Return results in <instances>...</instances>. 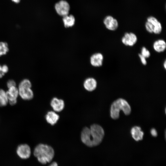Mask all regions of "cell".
Returning <instances> with one entry per match:
<instances>
[{"mask_svg": "<svg viewBox=\"0 0 166 166\" xmlns=\"http://www.w3.org/2000/svg\"><path fill=\"white\" fill-rule=\"evenodd\" d=\"M104 135V131L102 127L94 124L90 128L85 127L83 129L81 133V139L87 146L94 147L101 143Z\"/></svg>", "mask_w": 166, "mask_h": 166, "instance_id": "obj_1", "label": "cell"}, {"mask_svg": "<svg viewBox=\"0 0 166 166\" xmlns=\"http://www.w3.org/2000/svg\"><path fill=\"white\" fill-rule=\"evenodd\" d=\"M54 151L50 146L40 144L35 148L34 154L38 161L43 164L50 162L54 156Z\"/></svg>", "mask_w": 166, "mask_h": 166, "instance_id": "obj_2", "label": "cell"}, {"mask_svg": "<svg viewBox=\"0 0 166 166\" xmlns=\"http://www.w3.org/2000/svg\"><path fill=\"white\" fill-rule=\"evenodd\" d=\"M122 111L126 115H129L131 111V107L127 101L123 98H118L112 104L110 109V116L114 120L118 119L120 112Z\"/></svg>", "mask_w": 166, "mask_h": 166, "instance_id": "obj_3", "label": "cell"}, {"mask_svg": "<svg viewBox=\"0 0 166 166\" xmlns=\"http://www.w3.org/2000/svg\"><path fill=\"white\" fill-rule=\"evenodd\" d=\"M145 28L148 32L155 34H160L162 30L161 23L156 18L152 16L147 18L145 24Z\"/></svg>", "mask_w": 166, "mask_h": 166, "instance_id": "obj_4", "label": "cell"}, {"mask_svg": "<svg viewBox=\"0 0 166 166\" xmlns=\"http://www.w3.org/2000/svg\"><path fill=\"white\" fill-rule=\"evenodd\" d=\"M55 10L60 15L64 16L68 15L70 9L69 4L65 0H61L55 5Z\"/></svg>", "mask_w": 166, "mask_h": 166, "instance_id": "obj_5", "label": "cell"}, {"mask_svg": "<svg viewBox=\"0 0 166 166\" xmlns=\"http://www.w3.org/2000/svg\"><path fill=\"white\" fill-rule=\"evenodd\" d=\"M18 156L23 159L29 158L31 154V150L29 146L26 144H22L18 146L16 149Z\"/></svg>", "mask_w": 166, "mask_h": 166, "instance_id": "obj_6", "label": "cell"}, {"mask_svg": "<svg viewBox=\"0 0 166 166\" xmlns=\"http://www.w3.org/2000/svg\"><path fill=\"white\" fill-rule=\"evenodd\" d=\"M137 41L136 35L134 33H126L121 39V42L124 45L132 46L136 44Z\"/></svg>", "mask_w": 166, "mask_h": 166, "instance_id": "obj_7", "label": "cell"}, {"mask_svg": "<svg viewBox=\"0 0 166 166\" xmlns=\"http://www.w3.org/2000/svg\"><path fill=\"white\" fill-rule=\"evenodd\" d=\"M19 95L22 99L29 100L34 97L33 92L30 87H18Z\"/></svg>", "mask_w": 166, "mask_h": 166, "instance_id": "obj_8", "label": "cell"}, {"mask_svg": "<svg viewBox=\"0 0 166 166\" xmlns=\"http://www.w3.org/2000/svg\"><path fill=\"white\" fill-rule=\"evenodd\" d=\"M103 22L106 28L110 30H116L118 26L117 20L111 16H106Z\"/></svg>", "mask_w": 166, "mask_h": 166, "instance_id": "obj_9", "label": "cell"}, {"mask_svg": "<svg viewBox=\"0 0 166 166\" xmlns=\"http://www.w3.org/2000/svg\"><path fill=\"white\" fill-rule=\"evenodd\" d=\"M103 59V56L102 53H96L91 56L90 63L94 67H100L102 65Z\"/></svg>", "mask_w": 166, "mask_h": 166, "instance_id": "obj_10", "label": "cell"}, {"mask_svg": "<svg viewBox=\"0 0 166 166\" xmlns=\"http://www.w3.org/2000/svg\"><path fill=\"white\" fill-rule=\"evenodd\" d=\"M50 105L54 111L59 112L63 109L65 104L62 100L54 97L51 100Z\"/></svg>", "mask_w": 166, "mask_h": 166, "instance_id": "obj_11", "label": "cell"}, {"mask_svg": "<svg viewBox=\"0 0 166 166\" xmlns=\"http://www.w3.org/2000/svg\"><path fill=\"white\" fill-rule=\"evenodd\" d=\"M131 133L133 138L136 141L142 140L144 135L140 127L134 126L131 130Z\"/></svg>", "mask_w": 166, "mask_h": 166, "instance_id": "obj_12", "label": "cell"}, {"mask_svg": "<svg viewBox=\"0 0 166 166\" xmlns=\"http://www.w3.org/2000/svg\"><path fill=\"white\" fill-rule=\"evenodd\" d=\"M85 89L89 91H92L96 88L97 82L95 79L93 77H89L86 79L83 84Z\"/></svg>", "mask_w": 166, "mask_h": 166, "instance_id": "obj_13", "label": "cell"}, {"mask_svg": "<svg viewBox=\"0 0 166 166\" xmlns=\"http://www.w3.org/2000/svg\"><path fill=\"white\" fill-rule=\"evenodd\" d=\"M153 48L154 50L157 52H163L166 48V43L163 39H158L153 43Z\"/></svg>", "mask_w": 166, "mask_h": 166, "instance_id": "obj_14", "label": "cell"}, {"mask_svg": "<svg viewBox=\"0 0 166 166\" xmlns=\"http://www.w3.org/2000/svg\"><path fill=\"white\" fill-rule=\"evenodd\" d=\"M6 93L8 101L17 100L19 95L18 89L16 86H13L9 88Z\"/></svg>", "mask_w": 166, "mask_h": 166, "instance_id": "obj_15", "label": "cell"}, {"mask_svg": "<svg viewBox=\"0 0 166 166\" xmlns=\"http://www.w3.org/2000/svg\"><path fill=\"white\" fill-rule=\"evenodd\" d=\"M59 115L55 112L49 111L45 116V119L47 122L52 125L55 124L59 119Z\"/></svg>", "mask_w": 166, "mask_h": 166, "instance_id": "obj_16", "label": "cell"}, {"mask_svg": "<svg viewBox=\"0 0 166 166\" xmlns=\"http://www.w3.org/2000/svg\"><path fill=\"white\" fill-rule=\"evenodd\" d=\"M63 21L65 27L68 28L72 26L75 23V19L72 15L63 16Z\"/></svg>", "mask_w": 166, "mask_h": 166, "instance_id": "obj_17", "label": "cell"}, {"mask_svg": "<svg viewBox=\"0 0 166 166\" xmlns=\"http://www.w3.org/2000/svg\"><path fill=\"white\" fill-rule=\"evenodd\" d=\"M8 101L6 92L3 89H0V106H4L6 105Z\"/></svg>", "mask_w": 166, "mask_h": 166, "instance_id": "obj_18", "label": "cell"}, {"mask_svg": "<svg viewBox=\"0 0 166 166\" xmlns=\"http://www.w3.org/2000/svg\"><path fill=\"white\" fill-rule=\"evenodd\" d=\"M7 44L5 42H0V56L5 55L8 51Z\"/></svg>", "mask_w": 166, "mask_h": 166, "instance_id": "obj_19", "label": "cell"}, {"mask_svg": "<svg viewBox=\"0 0 166 166\" xmlns=\"http://www.w3.org/2000/svg\"><path fill=\"white\" fill-rule=\"evenodd\" d=\"M31 87V84L28 79H25L19 83L18 87Z\"/></svg>", "mask_w": 166, "mask_h": 166, "instance_id": "obj_20", "label": "cell"}, {"mask_svg": "<svg viewBox=\"0 0 166 166\" xmlns=\"http://www.w3.org/2000/svg\"><path fill=\"white\" fill-rule=\"evenodd\" d=\"M140 54L146 58H149L150 56V53L145 47H143L141 49Z\"/></svg>", "mask_w": 166, "mask_h": 166, "instance_id": "obj_21", "label": "cell"}, {"mask_svg": "<svg viewBox=\"0 0 166 166\" xmlns=\"http://www.w3.org/2000/svg\"><path fill=\"white\" fill-rule=\"evenodd\" d=\"M8 70V66L6 65H0V78H2Z\"/></svg>", "mask_w": 166, "mask_h": 166, "instance_id": "obj_22", "label": "cell"}, {"mask_svg": "<svg viewBox=\"0 0 166 166\" xmlns=\"http://www.w3.org/2000/svg\"><path fill=\"white\" fill-rule=\"evenodd\" d=\"M140 61L142 64L144 65H146L147 64V61L146 58L141 55L140 53L138 54Z\"/></svg>", "mask_w": 166, "mask_h": 166, "instance_id": "obj_23", "label": "cell"}, {"mask_svg": "<svg viewBox=\"0 0 166 166\" xmlns=\"http://www.w3.org/2000/svg\"><path fill=\"white\" fill-rule=\"evenodd\" d=\"M7 85L8 88L10 87L16 86V83L13 80H10L8 81L7 83Z\"/></svg>", "mask_w": 166, "mask_h": 166, "instance_id": "obj_24", "label": "cell"}, {"mask_svg": "<svg viewBox=\"0 0 166 166\" xmlns=\"http://www.w3.org/2000/svg\"><path fill=\"white\" fill-rule=\"evenodd\" d=\"M150 133L151 135L153 136L156 137L157 135V131L154 128H152L151 130Z\"/></svg>", "mask_w": 166, "mask_h": 166, "instance_id": "obj_25", "label": "cell"}, {"mask_svg": "<svg viewBox=\"0 0 166 166\" xmlns=\"http://www.w3.org/2000/svg\"><path fill=\"white\" fill-rule=\"evenodd\" d=\"M9 101V103H10V104L11 105H15L16 103H17V100H13V101Z\"/></svg>", "mask_w": 166, "mask_h": 166, "instance_id": "obj_26", "label": "cell"}, {"mask_svg": "<svg viewBox=\"0 0 166 166\" xmlns=\"http://www.w3.org/2000/svg\"><path fill=\"white\" fill-rule=\"evenodd\" d=\"M49 166H58L56 162L52 163Z\"/></svg>", "mask_w": 166, "mask_h": 166, "instance_id": "obj_27", "label": "cell"}, {"mask_svg": "<svg viewBox=\"0 0 166 166\" xmlns=\"http://www.w3.org/2000/svg\"><path fill=\"white\" fill-rule=\"evenodd\" d=\"M163 66H164V67L165 69H166V61H165L164 62V64H163Z\"/></svg>", "mask_w": 166, "mask_h": 166, "instance_id": "obj_28", "label": "cell"}, {"mask_svg": "<svg viewBox=\"0 0 166 166\" xmlns=\"http://www.w3.org/2000/svg\"><path fill=\"white\" fill-rule=\"evenodd\" d=\"M15 3H18L19 2L20 0H12Z\"/></svg>", "mask_w": 166, "mask_h": 166, "instance_id": "obj_29", "label": "cell"}]
</instances>
